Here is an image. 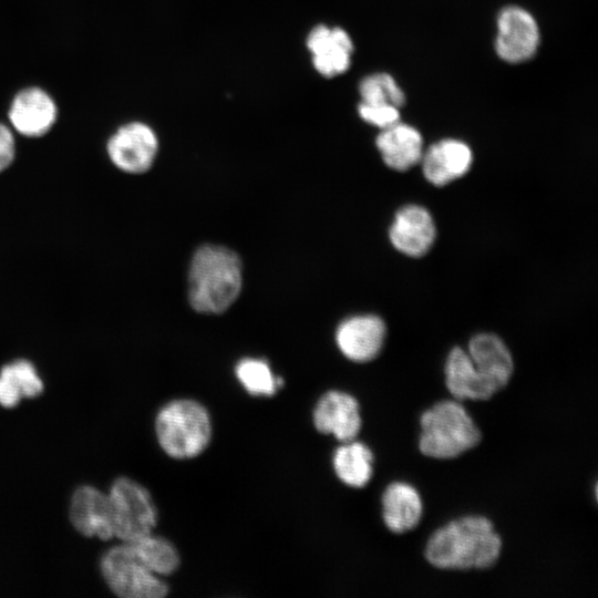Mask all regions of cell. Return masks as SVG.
<instances>
[{
	"mask_svg": "<svg viewBox=\"0 0 598 598\" xmlns=\"http://www.w3.org/2000/svg\"><path fill=\"white\" fill-rule=\"evenodd\" d=\"M21 398L19 391L9 381L0 377V404L4 408H13Z\"/></svg>",
	"mask_w": 598,
	"mask_h": 598,
	"instance_id": "obj_27",
	"label": "cell"
},
{
	"mask_svg": "<svg viewBox=\"0 0 598 598\" xmlns=\"http://www.w3.org/2000/svg\"><path fill=\"white\" fill-rule=\"evenodd\" d=\"M382 519L394 534L414 529L423 515V502L419 492L404 482L391 483L383 492Z\"/></svg>",
	"mask_w": 598,
	"mask_h": 598,
	"instance_id": "obj_18",
	"label": "cell"
},
{
	"mask_svg": "<svg viewBox=\"0 0 598 598\" xmlns=\"http://www.w3.org/2000/svg\"><path fill=\"white\" fill-rule=\"evenodd\" d=\"M333 468L339 480L348 486H365L373 475V454L355 440L344 442L333 455Z\"/></svg>",
	"mask_w": 598,
	"mask_h": 598,
	"instance_id": "obj_20",
	"label": "cell"
},
{
	"mask_svg": "<svg viewBox=\"0 0 598 598\" xmlns=\"http://www.w3.org/2000/svg\"><path fill=\"white\" fill-rule=\"evenodd\" d=\"M235 372L244 388L254 395H274L282 385L281 378H276L267 361L261 359H243Z\"/></svg>",
	"mask_w": 598,
	"mask_h": 598,
	"instance_id": "obj_22",
	"label": "cell"
},
{
	"mask_svg": "<svg viewBox=\"0 0 598 598\" xmlns=\"http://www.w3.org/2000/svg\"><path fill=\"white\" fill-rule=\"evenodd\" d=\"M419 448L436 460L455 458L478 445L482 433L465 406L444 400L427 409L420 420Z\"/></svg>",
	"mask_w": 598,
	"mask_h": 598,
	"instance_id": "obj_3",
	"label": "cell"
},
{
	"mask_svg": "<svg viewBox=\"0 0 598 598\" xmlns=\"http://www.w3.org/2000/svg\"><path fill=\"white\" fill-rule=\"evenodd\" d=\"M435 225L431 214L421 206L406 205L395 215L389 237L400 252L410 257H421L432 247Z\"/></svg>",
	"mask_w": 598,
	"mask_h": 598,
	"instance_id": "obj_14",
	"label": "cell"
},
{
	"mask_svg": "<svg viewBox=\"0 0 598 598\" xmlns=\"http://www.w3.org/2000/svg\"><path fill=\"white\" fill-rule=\"evenodd\" d=\"M501 551L502 539L493 523L471 515L436 529L426 543L424 556L437 569L471 570L493 567Z\"/></svg>",
	"mask_w": 598,
	"mask_h": 598,
	"instance_id": "obj_1",
	"label": "cell"
},
{
	"mask_svg": "<svg viewBox=\"0 0 598 598\" xmlns=\"http://www.w3.org/2000/svg\"><path fill=\"white\" fill-rule=\"evenodd\" d=\"M69 515L73 527L83 536L102 540L114 537L109 495L93 486L83 485L75 489Z\"/></svg>",
	"mask_w": 598,
	"mask_h": 598,
	"instance_id": "obj_11",
	"label": "cell"
},
{
	"mask_svg": "<svg viewBox=\"0 0 598 598\" xmlns=\"http://www.w3.org/2000/svg\"><path fill=\"white\" fill-rule=\"evenodd\" d=\"M307 48L315 69L323 76L340 75L350 66L353 43L341 28L315 27L308 34Z\"/></svg>",
	"mask_w": 598,
	"mask_h": 598,
	"instance_id": "obj_13",
	"label": "cell"
},
{
	"mask_svg": "<svg viewBox=\"0 0 598 598\" xmlns=\"http://www.w3.org/2000/svg\"><path fill=\"white\" fill-rule=\"evenodd\" d=\"M111 162L130 174L147 172L154 163L158 150L155 132L145 123L131 122L110 137L106 145Z\"/></svg>",
	"mask_w": 598,
	"mask_h": 598,
	"instance_id": "obj_8",
	"label": "cell"
},
{
	"mask_svg": "<svg viewBox=\"0 0 598 598\" xmlns=\"http://www.w3.org/2000/svg\"><path fill=\"white\" fill-rule=\"evenodd\" d=\"M0 377L9 381L22 398H34L43 391V382L28 360L20 359L3 365Z\"/></svg>",
	"mask_w": 598,
	"mask_h": 598,
	"instance_id": "obj_24",
	"label": "cell"
},
{
	"mask_svg": "<svg viewBox=\"0 0 598 598\" xmlns=\"http://www.w3.org/2000/svg\"><path fill=\"white\" fill-rule=\"evenodd\" d=\"M386 336L384 321L374 315L354 316L342 321L336 331V342L342 354L354 362L373 360Z\"/></svg>",
	"mask_w": 598,
	"mask_h": 598,
	"instance_id": "obj_9",
	"label": "cell"
},
{
	"mask_svg": "<svg viewBox=\"0 0 598 598\" xmlns=\"http://www.w3.org/2000/svg\"><path fill=\"white\" fill-rule=\"evenodd\" d=\"M16 144L11 131L0 123V172L8 168L14 159Z\"/></svg>",
	"mask_w": 598,
	"mask_h": 598,
	"instance_id": "obj_26",
	"label": "cell"
},
{
	"mask_svg": "<svg viewBox=\"0 0 598 598\" xmlns=\"http://www.w3.org/2000/svg\"><path fill=\"white\" fill-rule=\"evenodd\" d=\"M466 352L476 370L497 391L507 385L514 371V361L501 338L492 333L476 334L470 340Z\"/></svg>",
	"mask_w": 598,
	"mask_h": 598,
	"instance_id": "obj_16",
	"label": "cell"
},
{
	"mask_svg": "<svg viewBox=\"0 0 598 598\" xmlns=\"http://www.w3.org/2000/svg\"><path fill=\"white\" fill-rule=\"evenodd\" d=\"M107 495L115 537L128 543L152 533L157 522V511L150 492L143 485L120 477L114 481Z\"/></svg>",
	"mask_w": 598,
	"mask_h": 598,
	"instance_id": "obj_6",
	"label": "cell"
},
{
	"mask_svg": "<svg viewBox=\"0 0 598 598\" xmlns=\"http://www.w3.org/2000/svg\"><path fill=\"white\" fill-rule=\"evenodd\" d=\"M473 154L464 142L446 138L423 151L421 158L425 178L435 186H444L467 173Z\"/></svg>",
	"mask_w": 598,
	"mask_h": 598,
	"instance_id": "obj_15",
	"label": "cell"
},
{
	"mask_svg": "<svg viewBox=\"0 0 598 598\" xmlns=\"http://www.w3.org/2000/svg\"><path fill=\"white\" fill-rule=\"evenodd\" d=\"M361 102L367 104H389L401 109L405 96L396 81L388 73L365 76L359 85Z\"/></svg>",
	"mask_w": 598,
	"mask_h": 598,
	"instance_id": "obj_23",
	"label": "cell"
},
{
	"mask_svg": "<svg viewBox=\"0 0 598 598\" xmlns=\"http://www.w3.org/2000/svg\"><path fill=\"white\" fill-rule=\"evenodd\" d=\"M445 383L457 401H485L498 391L474 367L466 350L455 347L445 363Z\"/></svg>",
	"mask_w": 598,
	"mask_h": 598,
	"instance_id": "obj_17",
	"label": "cell"
},
{
	"mask_svg": "<svg viewBox=\"0 0 598 598\" xmlns=\"http://www.w3.org/2000/svg\"><path fill=\"white\" fill-rule=\"evenodd\" d=\"M539 29L535 18L516 6L504 8L497 18L495 51L508 63H522L537 51Z\"/></svg>",
	"mask_w": 598,
	"mask_h": 598,
	"instance_id": "obj_7",
	"label": "cell"
},
{
	"mask_svg": "<svg viewBox=\"0 0 598 598\" xmlns=\"http://www.w3.org/2000/svg\"><path fill=\"white\" fill-rule=\"evenodd\" d=\"M138 559L155 575L173 574L179 565V556L174 545L152 533L127 543Z\"/></svg>",
	"mask_w": 598,
	"mask_h": 598,
	"instance_id": "obj_21",
	"label": "cell"
},
{
	"mask_svg": "<svg viewBox=\"0 0 598 598\" xmlns=\"http://www.w3.org/2000/svg\"><path fill=\"white\" fill-rule=\"evenodd\" d=\"M8 116L13 128L21 135L40 137L55 123L58 109L45 91L28 87L14 96Z\"/></svg>",
	"mask_w": 598,
	"mask_h": 598,
	"instance_id": "obj_12",
	"label": "cell"
},
{
	"mask_svg": "<svg viewBox=\"0 0 598 598\" xmlns=\"http://www.w3.org/2000/svg\"><path fill=\"white\" fill-rule=\"evenodd\" d=\"M377 147L386 166L403 172L421 162L423 138L413 126L400 123L383 128L377 137Z\"/></svg>",
	"mask_w": 598,
	"mask_h": 598,
	"instance_id": "obj_19",
	"label": "cell"
},
{
	"mask_svg": "<svg viewBox=\"0 0 598 598\" xmlns=\"http://www.w3.org/2000/svg\"><path fill=\"white\" fill-rule=\"evenodd\" d=\"M155 431L163 451L174 458H192L208 445L212 423L207 410L198 402L181 399L157 413Z\"/></svg>",
	"mask_w": 598,
	"mask_h": 598,
	"instance_id": "obj_4",
	"label": "cell"
},
{
	"mask_svg": "<svg viewBox=\"0 0 598 598\" xmlns=\"http://www.w3.org/2000/svg\"><path fill=\"white\" fill-rule=\"evenodd\" d=\"M313 424L319 432L332 434L342 443L355 440L362 424L357 399L341 391L324 393L315 408Z\"/></svg>",
	"mask_w": 598,
	"mask_h": 598,
	"instance_id": "obj_10",
	"label": "cell"
},
{
	"mask_svg": "<svg viewBox=\"0 0 598 598\" xmlns=\"http://www.w3.org/2000/svg\"><path fill=\"white\" fill-rule=\"evenodd\" d=\"M101 573L110 589L122 598H162L168 587L135 555L127 543L110 548L101 559Z\"/></svg>",
	"mask_w": 598,
	"mask_h": 598,
	"instance_id": "obj_5",
	"label": "cell"
},
{
	"mask_svg": "<svg viewBox=\"0 0 598 598\" xmlns=\"http://www.w3.org/2000/svg\"><path fill=\"white\" fill-rule=\"evenodd\" d=\"M358 112L363 121L381 130L400 121V109L394 105L360 102Z\"/></svg>",
	"mask_w": 598,
	"mask_h": 598,
	"instance_id": "obj_25",
	"label": "cell"
},
{
	"mask_svg": "<svg viewBox=\"0 0 598 598\" xmlns=\"http://www.w3.org/2000/svg\"><path fill=\"white\" fill-rule=\"evenodd\" d=\"M243 267L238 255L224 246L204 245L194 254L188 274V299L202 313H221L238 298Z\"/></svg>",
	"mask_w": 598,
	"mask_h": 598,
	"instance_id": "obj_2",
	"label": "cell"
}]
</instances>
